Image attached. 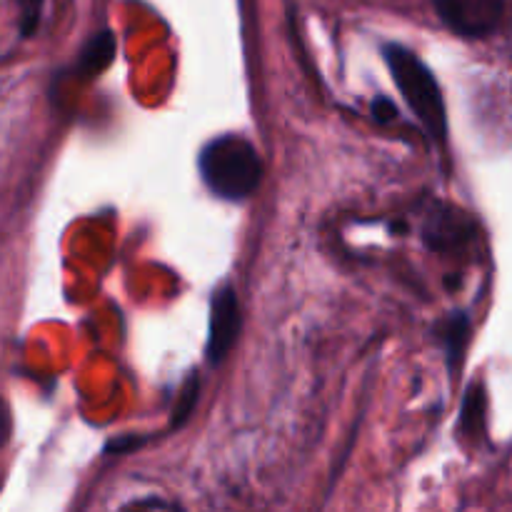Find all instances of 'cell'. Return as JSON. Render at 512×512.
Here are the masks:
<instances>
[{"instance_id": "cell-1", "label": "cell", "mask_w": 512, "mask_h": 512, "mask_svg": "<svg viewBox=\"0 0 512 512\" xmlns=\"http://www.w3.org/2000/svg\"><path fill=\"white\" fill-rule=\"evenodd\" d=\"M200 175L213 195L223 200H243L263 178L258 150L243 135H220L200 153Z\"/></svg>"}, {"instance_id": "cell-2", "label": "cell", "mask_w": 512, "mask_h": 512, "mask_svg": "<svg viewBox=\"0 0 512 512\" xmlns=\"http://www.w3.org/2000/svg\"><path fill=\"white\" fill-rule=\"evenodd\" d=\"M385 60H388L395 85L400 88L405 103L410 105L425 133L435 143H443L445 133H448V115H445V100L435 75L413 50L403 48V45H385Z\"/></svg>"}, {"instance_id": "cell-3", "label": "cell", "mask_w": 512, "mask_h": 512, "mask_svg": "<svg viewBox=\"0 0 512 512\" xmlns=\"http://www.w3.org/2000/svg\"><path fill=\"white\" fill-rule=\"evenodd\" d=\"M440 20L463 38H485L500 25L505 0H435Z\"/></svg>"}, {"instance_id": "cell-4", "label": "cell", "mask_w": 512, "mask_h": 512, "mask_svg": "<svg viewBox=\"0 0 512 512\" xmlns=\"http://www.w3.org/2000/svg\"><path fill=\"white\" fill-rule=\"evenodd\" d=\"M240 305L233 285H220L210 300V335H208V360L210 365H220L240 335Z\"/></svg>"}, {"instance_id": "cell-5", "label": "cell", "mask_w": 512, "mask_h": 512, "mask_svg": "<svg viewBox=\"0 0 512 512\" xmlns=\"http://www.w3.org/2000/svg\"><path fill=\"white\" fill-rule=\"evenodd\" d=\"M470 238H473V225L460 210L440 205L425 223V240L435 250H460L470 243Z\"/></svg>"}, {"instance_id": "cell-6", "label": "cell", "mask_w": 512, "mask_h": 512, "mask_svg": "<svg viewBox=\"0 0 512 512\" xmlns=\"http://www.w3.org/2000/svg\"><path fill=\"white\" fill-rule=\"evenodd\" d=\"M115 55V38L110 30H100L80 50L78 68L83 73H103Z\"/></svg>"}, {"instance_id": "cell-7", "label": "cell", "mask_w": 512, "mask_h": 512, "mask_svg": "<svg viewBox=\"0 0 512 512\" xmlns=\"http://www.w3.org/2000/svg\"><path fill=\"white\" fill-rule=\"evenodd\" d=\"M440 330H443V333H440V338H443L445 353H448L450 370H455L460 363H463L465 343H468V338H470V323L463 313H455L453 318L445 320V323L440 325Z\"/></svg>"}, {"instance_id": "cell-8", "label": "cell", "mask_w": 512, "mask_h": 512, "mask_svg": "<svg viewBox=\"0 0 512 512\" xmlns=\"http://www.w3.org/2000/svg\"><path fill=\"white\" fill-rule=\"evenodd\" d=\"M485 425V393L483 388L473 385L465 395L463 415H460V430L465 435H480Z\"/></svg>"}, {"instance_id": "cell-9", "label": "cell", "mask_w": 512, "mask_h": 512, "mask_svg": "<svg viewBox=\"0 0 512 512\" xmlns=\"http://www.w3.org/2000/svg\"><path fill=\"white\" fill-rule=\"evenodd\" d=\"M198 393H200L198 375H190L188 383H185V388H183V393H180L178 405H175V410H173V423H170L173 428H178V425H183L185 420L190 418L195 403H198Z\"/></svg>"}, {"instance_id": "cell-10", "label": "cell", "mask_w": 512, "mask_h": 512, "mask_svg": "<svg viewBox=\"0 0 512 512\" xmlns=\"http://www.w3.org/2000/svg\"><path fill=\"white\" fill-rule=\"evenodd\" d=\"M20 10V33L33 35L40 23V13H43L45 0H15Z\"/></svg>"}, {"instance_id": "cell-11", "label": "cell", "mask_w": 512, "mask_h": 512, "mask_svg": "<svg viewBox=\"0 0 512 512\" xmlns=\"http://www.w3.org/2000/svg\"><path fill=\"white\" fill-rule=\"evenodd\" d=\"M395 113H398V110H395V103L390 98H383V95H380V98L373 100V115L380 123H390V120L395 118Z\"/></svg>"}]
</instances>
